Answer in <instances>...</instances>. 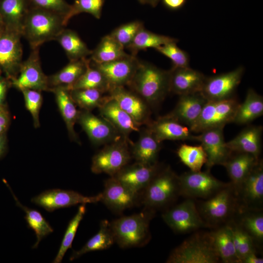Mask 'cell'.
Segmentation results:
<instances>
[{"label":"cell","instance_id":"1","mask_svg":"<svg viewBox=\"0 0 263 263\" xmlns=\"http://www.w3.org/2000/svg\"><path fill=\"white\" fill-rule=\"evenodd\" d=\"M150 107L158 106L169 93V71L140 61L137 70L128 85Z\"/></svg>","mask_w":263,"mask_h":263},{"label":"cell","instance_id":"2","mask_svg":"<svg viewBox=\"0 0 263 263\" xmlns=\"http://www.w3.org/2000/svg\"><path fill=\"white\" fill-rule=\"evenodd\" d=\"M65 26L63 16L31 7L24 21L22 36L32 50L35 49L46 42L55 40Z\"/></svg>","mask_w":263,"mask_h":263},{"label":"cell","instance_id":"3","mask_svg":"<svg viewBox=\"0 0 263 263\" xmlns=\"http://www.w3.org/2000/svg\"><path fill=\"white\" fill-rule=\"evenodd\" d=\"M154 210L146 208L144 211L123 216L110 223L114 241L121 248L140 246L150 239V222Z\"/></svg>","mask_w":263,"mask_h":263},{"label":"cell","instance_id":"4","mask_svg":"<svg viewBox=\"0 0 263 263\" xmlns=\"http://www.w3.org/2000/svg\"><path fill=\"white\" fill-rule=\"evenodd\" d=\"M220 260L209 232H198L173 249L168 263H217Z\"/></svg>","mask_w":263,"mask_h":263},{"label":"cell","instance_id":"5","mask_svg":"<svg viewBox=\"0 0 263 263\" xmlns=\"http://www.w3.org/2000/svg\"><path fill=\"white\" fill-rule=\"evenodd\" d=\"M178 195V175L169 167L162 168L142 191L141 203L154 210L169 204Z\"/></svg>","mask_w":263,"mask_h":263},{"label":"cell","instance_id":"6","mask_svg":"<svg viewBox=\"0 0 263 263\" xmlns=\"http://www.w3.org/2000/svg\"><path fill=\"white\" fill-rule=\"evenodd\" d=\"M197 208L208 226L230 221L239 210L237 197L231 183L202 202Z\"/></svg>","mask_w":263,"mask_h":263},{"label":"cell","instance_id":"7","mask_svg":"<svg viewBox=\"0 0 263 263\" xmlns=\"http://www.w3.org/2000/svg\"><path fill=\"white\" fill-rule=\"evenodd\" d=\"M129 138L121 137L105 145L92 158V171L95 174L105 173L113 177L132 158L129 145L132 143Z\"/></svg>","mask_w":263,"mask_h":263},{"label":"cell","instance_id":"8","mask_svg":"<svg viewBox=\"0 0 263 263\" xmlns=\"http://www.w3.org/2000/svg\"><path fill=\"white\" fill-rule=\"evenodd\" d=\"M239 104L234 96L225 99L207 100L198 118L189 128L190 131L200 133L211 129L224 128L227 124L233 122Z\"/></svg>","mask_w":263,"mask_h":263},{"label":"cell","instance_id":"9","mask_svg":"<svg viewBox=\"0 0 263 263\" xmlns=\"http://www.w3.org/2000/svg\"><path fill=\"white\" fill-rule=\"evenodd\" d=\"M180 195L193 198L207 199L231 183H225L215 178L209 170H190L178 176Z\"/></svg>","mask_w":263,"mask_h":263},{"label":"cell","instance_id":"10","mask_svg":"<svg viewBox=\"0 0 263 263\" xmlns=\"http://www.w3.org/2000/svg\"><path fill=\"white\" fill-rule=\"evenodd\" d=\"M162 218L168 226L177 233H189L208 226L196 204L190 199L167 210L162 214Z\"/></svg>","mask_w":263,"mask_h":263},{"label":"cell","instance_id":"11","mask_svg":"<svg viewBox=\"0 0 263 263\" xmlns=\"http://www.w3.org/2000/svg\"><path fill=\"white\" fill-rule=\"evenodd\" d=\"M39 48L32 49L27 59L22 62L17 75L9 79L11 85L20 91L23 89L50 91L48 76L41 68Z\"/></svg>","mask_w":263,"mask_h":263},{"label":"cell","instance_id":"12","mask_svg":"<svg viewBox=\"0 0 263 263\" xmlns=\"http://www.w3.org/2000/svg\"><path fill=\"white\" fill-rule=\"evenodd\" d=\"M102 193L95 196H86L74 191L56 188L44 191L31 199V202L46 211L54 210L78 204L96 203L101 201Z\"/></svg>","mask_w":263,"mask_h":263},{"label":"cell","instance_id":"13","mask_svg":"<svg viewBox=\"0 0 263 263\" xmlns=\"http://www.w3.org/2000/svg\"><path fill=\"white\" fill-rule=\"evenodd\" d=\"M239 209L261 210L263 201V163L260 159L235 192Z\"/></svg>","mask_w":263,"mask_h":263},{"label":"cell","instance_id":"14","mask_svg":"<svg viewBox=\"0 0 263 263\" xmlns=\"http://www.w3.org/2000/svg\"><path fill=\"white\" fill-rule=\"evenodd\" d=\"M244 72V67L240 66L227 73L206 77L200 93L207 100L232 97L241 81Z\"/></svg>","mask_w":263,"mask_h":263},{"label":"cell","instance_id":"15","mask_svg":"<svg viewBox=\"0 0 263 263\" xmlns=\"http://www.w3.org/2000/svg\"><path fill=\"white\" fill-rule=\"evenodd\" d=\"M21 35L5 28L0 33V71L10 79L16 77L22 62Z\"/></svg>","mask_w":263,"mask_h":263},{"label":"cell","instance_id":"16","mask_svg":"<svg viewBox=\"0 0 263 263\" xmlns=\"http://www.w3.org/2000/svg\"><path fill=\"white\" fill-rule=\"evenodd\" d=\"M118 105L140 126L151 121V108L139 95L124 86L114 87L108 92Z\"/></svg>","mask_w":263,"mask_h":263},{"label":"cell","instance_id":"17","mask_svg":"<svg viewBox=\"0 0 263 263\" xmlns=\"http://www.w3.org/2000/svg\"><path fill=\"white\" fill-rule=\"evenodd\" d=\"M77 122L94 145H106L123 137L105 119L91 111H79Z\"/></svg>","mask_w":263,"mask_h":263},{"label":"cell","instance_id":"18","mask_svg":"<svg viewBox=\"0 0 263 263\" xmlns=\"http://www.w3.org/2000/svg\"><path fill=\"white\" fill-rule=\"evenodd\" d=\"M223 129H211L193 135V140L199 142L206 153V166L209 170L215 165H223L233 153L225 141Z\"/></svg>","mask_w":263,"mask_h":263},{"label":"cell","instance_id":"19","mask_svg":"<svg viewBox=\"0 0 263 263\" xmlns=\"http://www.w3.org/2000/svg\"><path fill=\"white\" fill-rule=\"evenodd\" d=\"M139 61L135 56L129 55L109 62H93V66L102 74L112 88L128 86L137 70Z\"/></svg>","mask_w":263,"mask_h":263},{"label":"cell","instance_id":"20","mask_svg":"<svg viewBox=\"0 0 263 263\" xmlns=\"http://www.w3.org/2000/svg\"><path fill=\"white\" fill-rule=\"evenodd\" d=\"M102 194L101 201L111 210L117 213L135 205L140 194L130 189L114 177H110L105 181Z\"/></svg>","mask_w":263,"mask_h":263},{"label":"cell","instance_id":"21","mask_svg":"<svg viewBox=\"0 0 263 263\" xmlns=\"http://www.w3.org/2000/svg\"><path fill=\"white\" fill-rule=\"evenodd\" d=\"M161 168L158 163L149 165L135 162L131 165L128 164L113 177L140 194Z\"/></svg>","mask_w":263,"mask_h":263},{"label":"cell","instance_id":"22","mask_svg":"<svg viewBox=\"0 0 263 263\" xmlns=\"http://www.w3.org/2000/svg\"><path fill=\"white\" fill-rule=\"evenodd\" d=\"M206 76L198 71L187 67L169 70V93L179 95L200 93Z\"/></svg>","mask_w":263,"mask_h":263},{"label":"cell","instance_id":"23","mask_svg":"<svg viewBox=\"0 0 263 263\" xmlns=\"http://www.w3.org/2000/svg\"><path fill=\"white\" fill-rule=\"evenodd\" d=\"M98 109L100 115L107 120L121 136L129 138L131 133L139 132L141 126L109 95L107 100Z\"/></svg>","mask_w":263,"mask_h":263},{"label":"cell","instance_id":"24","mask_svg":"<svg viewBox=\"0 0 263 263\" xmlns=\"http://www.w3.org/2000/svg\"><path fill=\"white\" fill-rule=\"evenodd\" d=\"M179 96L174 108L166 115L189 128L198 118L207 100L200 93Z\"/></svg>","mask_w":263,"mask_h":263},{"label":"cell","instance_id":"25","mask_svg":"<svg viewBox=\"0 0 263 263\" xmlns=\"http://www.w3.org/2000/svg\"><path fill=\"white\" fill-rule=\"evenodd\" d=\"M146 128L160 142L165 140H193L189 128L166 115L152 120Z\"/></svg>","mask_w":263,"mask_h":263},{"label":"cell","instance_id":"26","mask_svg":"<svg viewBox=\"0 0 263 263\" xmlns=\"http://www.w3.org/2000/svg\"><path fill=\"white\" fill-rule=\"evenodd\" d=\"M140 135L135 143L131 144L130 150L132 158L136 162L153 165L158 163L157 159L161 149L159 142L146 127L140 130Z\"/></svg>","mask_w":263,"mask_h":263},{"label":"cell","instance_id":"27","mask_svg":"<svg viewBox=\"0 0 263 263\" xmlns=\"http://www.w3.org/2000/svg\"><path fill=\"white\" fill-rule=\"evenodd\" d=\"M30 8L29 0H0V15L5 28L22 36L24 21Z\"/></svg>","mask_w":263,"mask_h":263},{"label":"cell","instance_id":"28","mask_svg":"<svg viewBox=\"0 0 263 263\" xmlns=\"http://www.w3.org/2000/svg\"><path fill=\"white\" fill-rule=\"evenodd\" d=\"M262 133V126L249 125L226 144L232 152L247 153L260 159Z\"/></svg>","mask_w":263,"mask_h":263},{"label":"cell","instance_id":"29","mask_svg":"<svg viewBox=\"0 0 263 263\" xmlns=\"http://www.w3.org/2000/svg\"><path fill=\"white\" fill-rule=\"evenodd\" d=\"M260 159L244 152H233L223 165L228 173L235 192Z\"/></svg>","mask_w":263,"mask_h":263},{"label":"cell","instance_id":"30","mask_svg":"<svg viewBox=\"0 0 263 263\" xmlns=\"http://www.w3.org/2000/svg\"><path fill=\"white\" fill-rule=\"evenodd\" d=\"M56 97L58 109L65 123L70 138L79 143L77 135L74 130L79 113L76 105L73 100L70 91L64 86L54 87L50 90Z\"/></svg>","mask_w":263,"mask_h":263},{"label":"cell","instance_id":"31","mask_svg":"<svg viewBox=\"0 0 263 263\" xmlns=\"http://www.w3.org/2000/svg\"><path fill=\"white\" fill-rule=\"evenodd\" d=\"M217 255L224 263H241L234 244L231 231L226 224L210 232Z\"/></svg>","mask_w":263,"mask_h":263},{"label":"cell","instance_id":"32","mask_svg":"<svg viewBox=\"0 0 263 263\" xmlns=\"http://www.w3.org/2000/svg\"><path fill=\"white\" fill-rule=\"evenodd\" d=\"M263 114V97L254 90L249 89L244 102L239 104L233 123L247 125Z\"/></svg>","mask_w":263,"mask_h":263},{"label":"cell","instance_id":"33","mask_svg":"<svg viewBox=\"0 0 263 263\" xmlns=\"http://www.w3.org/2000/svg\"><path fill=\"white\" fill-rule=\"evenodd\" d=\"M62 48L70 61L86 58L92 51L74 31L64 29L56 40Z\"/></svg>","mask_w":263,"mask_h":263},{"label":"cell","instance_id":"34","mask_svg":"<svg viewBox=\"0 0 263 263\" xmlns=\"http://www.w3.org/2000/svg\"><path fill=\"white\" fill-rule=\"evenodd\" d=\"M89 59L70 61L61 70L50 76H48L50 90L57 86L67 88L74 84L85 72Z\"/></svg>","mask_w":263,"mask_h":263},{"label":"cell","instance_id":"35","mask_svg":"<svg viewBox=\"0 0 263 263\" xmlns=\"http://www.w3.org/2000/svg\"><path fill=\"white\" fill-rule=\"evenodd\" d=\"M115 242L110 222L106 220L101 222L98 232L90 239L79 250L74 251L70 257L71 261L89 252L107 249Z\"/></svg>","mask_w":263,"mask_h":263},{"label":"cell","instance_id":"36","mask_svg":"<svg viewBox=\"0 0 263 263\" xmlns=\"http://www.w3.org/2000/svg\"><path fill=\"white\" fill-rule=\"evenodd\" d=\"M128 55L124 51V48L109 34L103 37L95 49L92 51L91 60L95 63H104Z\"/></svg>","mask_w":263,"mask_h":263},{"label":"cell","instance_id":"37","mask_svg":"<svg viewBox=\"0 0 263 263\" xmlns=\"http://www.w3.org/2000/svg\"><path fill=\"white\" fill-rule=\"evenodd\" d=\"M4 183L10 190L16 205L24 211L25 213L24 218L28 227L35 232L37 241L32 248H36L38 246L41 240L52 233L54 229L39 211L23 206L16 197L7 183L5 181H4Z\"/></svg>","mask_w":263,"mask_h":263},{"label":"cell","instance_id":"38","mask_svg":"<svg viewBox=\"0 0 263 263\" xmlns=\"http://www.w3.org/2000/svg\"><path fill=\"white\" fill-rule=\"evenodd\" d=\"M71 96L75 104L82 110L92 111L99 108L108 99V94L95 89H80L69 90Z\"/></svg>","mask_w":263,"mask_h":263},{"label":"cell","instance_id":"39","mask_svg":"<svg viewBox=\"0 0 263 263\" xmlns=\"http://www.w3.org/2000/svg\"><path fill=\"white\" fill-rule=\"evenodd\" d=\"M176 38L170 37L154 33L142 28L136 34L131 44L126 48L135 56L138 52L150 48L154 49L166 43L177 41Z\"/></svg>","mask_w":263,"mask_h":263},{"label":"cell","instance_id":"40","mask_svg":"<svg viewBox=\"0 0 263 263\" xmlns=\"http://www.w3.org/2000/svg\"><path fill=\"white\" fill-rule=\"evenodd\" d=\"M66 88V87H65ZM69 90L80 89H95L108 93L111 87L102 74L88 62L84 74L70 86Z\"/></svg>","mask_w":263,"mask_h":263},{"label":"cell","instance_id":"41","mask_svg":"<svg viewBox=\"0 0 263 263\" xmlns=\"http://www.w3.org/2000/svg\"><path fill=\"white\" fill-rule=\"evenodd\" d=\"M238 224L251 236L256 244L263 240V215L261 210L241 209Z\"/></svg>","mask_w":263,"mask_h":263},{"label":"cell","instance_id":"42","mask_svg":"<svg viewBox=\"0 0 263 263\" xmlns=\"http://www.w3.org/2000/svg\"><path fill=\"white\" fill-rule=\"evenodd\" d=\"M226 224L231 231L235 248L242 263L247 255L256 251V244L251 236L238 222L230 220Z\"/></svg>","mask_w":263,"mask_h":263},{"label":"cell","instance_id":"43","mask_svg":"<svg viewBox=\"0 0 263 263\" xmlns=\"http://www.w3.org/2000/svg\"><path fill=\"white\" fill-rule=\"evenodd\" d=\"M177 154L181 161L191 171H200L207 162L206 153L201 145L182 144L178 149Z\"/></svg>","mask_w":263,"mask_h":263},{"label":"cell","instance_id":"44","mask_svg":"<svg viewBox=\"0 0 263 263\" xmlns=\"http://www.w3.org/2000/svg\"><path fill=\"white\" fill-rule=\"evenodd\" d=\"M86 204H81L74 217L70 220L66 229L64 236L58 249L57 255L53 263L61 262L66 251L72 248V244L78 225L86 212Z\"/></svg>","mask_w":263,"mask_h":263},{"label":"cell","instance_id":"45","mask_svg":"<svg viewBox=\"0 0 263 263\" xmlns=\"http://www.w3.org/2000/svg\"><path fill=\"white\" fill-rule=\"evenodd\" d=\"M105 1V0H74L70 11L64 19L65 25L72 17L82 13L90 14L97 19H100Z\"/></svg>","mask_w":263,"mask_h":263},{"label":"cell","instance_id":"46","mask_svg":"<svg viewBox=\"0 0 263 263\" xmlns=\"http://www.w3.org/2000/svg\"><path fill=\"white\" fill-rule=\"evenodd\" d=\"M144 27L142 22L134 20L121 25L110 35L124 48H126L132 42L137 33Z\"/></svg>","mask_w":263,"mask_h":263},{"label":"cell","instance_id":"47","mask_svg":"<svg viewBox=\"0 0 263 263\" xmlns=\"http://www.w3.org/2000/svg\"><path fill=\"white\" fill-rule=\"evenodd\" d=\"M177 41H172L160 46L155 49L169 58L173 67H189V59L188 54L176 45Z\"/></svg>","mask_w":263,"mask_h":263},{"label":"cell","instance_id":"48","mask_svg":"<svg viewBox=\"0 0 263 263\" xmlns=\"http://www.w3.org/2000/svg\"><path fill=\"white\" fill-rule=\"evenodd\" d=\"M21 92L23 95L25 107L32 116L34 126L38 128L40 125L39 113L42 103L41 92L32 89H23Z\"/></svg>","mask_w":263,"mask_h":263},{"label":"cell","instance_id":"49","mask_svg":"<svg viewBox=\"0 0 263 263\" xmlns=\"http://www.w3.org/2000/svg\"><path fill=\"white\" fill-rule=\"evenodd\" d=\"M31 7L41 9L63 16L70 10L71 5L66 0H29Z\"/></svg>","mask_w":263,"mask_h":263},{"label":"cell","instance_id":"50","mask_svg":"<svg viewBox=\"0 0 263 263\" xmlns=\"http://www.w3.org/2000/svg\"><path fill=\"white\" fill-rule=\"evenodd\" d=\"M10 120V114L6 105L0 106V134L6 133Z\"/></svg>","mask_w":263,"mask_h":263},{"label":"cell","instance_id":"51","mask_svg":"<svg viewBox=\"0 0 263 263\" xmlns=\"http://www.w3.org/2000/svg\"><path fill=\"white\" fill-rule=\"evenodd\" d=\"M0 71V106L5 105L6 94L9 86L11 85L10 80L1 75Z\"/></svg>","mask_w":263,"mask_h":263},{"label":"cell","instance_id":"52","mask_svg":"<svg viewBox=\"0 0 263 263\" xmlns=\"http://www.w3.org/2000/svg\"><path fill=\"white\" fill-rule=\"evenodd\" d=\"M165 6L168 8L176 10L181 7L185 3L186 0H162Z\"/></svg>","mask_w":263,"mask_h":263},{"label":"cell","instance_id":"53","mask_svg":"<svg viewBox=\"0 0 263 263\" xmlns=\"http://www.w3.org/2000/svg\"><path fill=\"white\" fill-rule=\"evenodd\" d=\"M263 258L257 256L256 251L252 252L247 255L242 261V263H263Z\"/></svg>","mask_w":263,"mask_h":263},{"label":"cell","instance_id":"54","mask_svg":"<svg viewBox=\"0 0 263 263\" xmlns=\"http://www.w3.org/2000/svg\"><path fill=\"white\" fill-rule=\"evenodd\" d=\"M7 139L6 133L0 134V159L5 154L6 150Z\"/></svg>","mask_w":263,"mask_h":263},{"label":"cell","instance_id":"55","mask_svg":"<svg viewBox=\"0 0 263 263\" xmlns=\"http://www.w3.org/2000/svg\"><path fill=\"white\" fill-rule=\"evenodd\" d=\"M138 1L143 4H149L152 7H155L158 3L160 0H138Z\"/></svg>","mask_w":263,"mask_h":263},{"label":"cell","instance_id":"56","mask_svg":"<svg viewBox=\"0 0 263 263\" xmlns=\"http://www.w3.org/2000/svg\"><path fill=\"white\" fill-rule=\"evenodd\" d=\"M5 26L2 19L0 15V33L5 29Z\"/></svg>","mask_w":263,"mask_h":263}]
</instances>
